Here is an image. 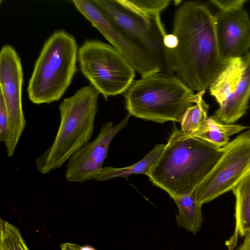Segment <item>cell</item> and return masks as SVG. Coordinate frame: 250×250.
<instances>
[{
	"mask_svg": "<svg viewBox=\"0 0 250 250\" xmlns=\"http://www.w3.org/2000/svg\"><path fill=\"white\" fill-rule=\"evenodd\" d=\"M172 33L178 44L168 50L167 72L192 90L206 91L228 61L219 51L214 15L203 3L186 1L175 12Z\"/></svg>",
	"mask_w": 250,
	"mask_h": 250,
	"instance_id": "obj_1",
	"label": "cell"
},
{
	"mask_svg": "<svg viewBox=\"0 0 250 250\" xmlns=\"http://www.w3.org/2000/svg\"><path fill=\"white\" fill-rule=\"evenodd\" d=\"M223 152L224 147L186 134L175 125L147 176L169 196L193 193Z\"/></svg>",
	"mask_w": 250,
	"mask_h": 250,
	"instance_id": "obj_2",
	"label": "cell"
},
{
	"mask_svg": "<svg viewBox=\"0 0 250 250\" xmlns=\"http://www.w3.org/2000/svg\"><path fill=\"white\" fill-rule=\"evenodd\" d=\"M203 90L194 94L178 77L158 72L133 81L124 93L130 116L158 123L180 122Z\"/></svg>",
	"mask_w": 250,
	"mask_h": 250,
	"instance_id": "obj_3",
	"label": "cell"
},
{
	"mask_svg": "<svg viewBox=\"0 0 250 250\" xmlns=\"http://www.w3.org/2000/svg\"><path fill=\"white\" fill-rule=\"evenodd\" d=\"M99 94L90 84L61 102L60 123L54 141L35 159L38 171L45 174L59 168L89 142L94 132Z\"/></svg>",
	"mask_w": 250,
	"mask_h": 250,
	"instance_id": "obj_4",
	"label": "cell"
},
{
	"mask_svg": "<svg viewBox=\"0 0 250 250\" xmlns=\"http://www.w3.org/2000/svg\"><path fill=\"white\" fill-rule=\"evenodd\" d=\"M78 47L75 38L55 31L45 42L35 62L27 89L33 104H50L61 99L75 74Z\"/></svg>",
	"mask_w": 250,
	"mask_h": 250,
	"instance_id": "obj_5",
	"label": "cell"
},
{
	"mask_svg": "<svg viewBox=\"0 0 250 250\" xmlns=\"http://www.w3.org/2000/svg\"><path fill=\"white\" fill-rule=\"evenodd\" d=\"M78 60L83 76L105 99L124 93L134 81L136 70L113 46L87 40L78 49Z\"/></svg>",
	"mask_w": 250,
	"mask_h": 250,
	"instance_id": "obj_6",
	"label": "cell"
},
{
	"mask_svg": "<svg viewBox=\"0 0 250 250\" xmlns=\"http://www.w3.org/2000/svg\"><path fill=\"white\" fill-rule=\"evenodd\" d=\"M209 91L219 104L214 115L226 124H233L241 118L250 100V52L229 59Z\"/></svg>",
	"mask_w": 250,
	"mask_h": 250,
	"instance_id": "obj_7",
	"label": "cell"
},
{
	"mask_svg": "<svg viewBox=\"0 0 250 250\" xmlns=\"http://www.w3.org/2000/svg\"><path fill=\"white\" fill-rule=\"evenodd\" d=\"M110 21L132 41L160 60L167 71L169 51L160 15L146 16L128 9L119 0H93Z\"/></svg>",
	"mask_w": 250,
	"mask_h": 250,
	"instance_id": "obj_8",
	"label": "cell"
},
{
	"mask_svg": "<svg viewBox=\"0 0 250 250\" xmlns=\"http://www.w3.org/2000/svg\"><path fill=\"white\" fill-rule=\"evenodd\" d=\"M250 168V133L245 132L224 147L215 166L194 192L201 206L232 190Z\"/></svg>",
	"mask_w": 250,
	"mask_h": 250,
	"instance_id": "obj_9",
	"label": "cell"
},
{
	"mask_svg": "<svg viewBox=\"0 0 250 250\" xmlns=\"http://www.w3.org/2000/svg\"><path fill=\"white\" fill-rule=\"evenodd\" d=\"M76 9L144 77L165 72L163 63L139 46L117 27L93 0H73Z\"/></svg>",
	"mask_w": 250,
	"mask_h": 250,
	"instance_id": "obj_10",
	"label": "cell"
},
{
	"mask_svg": "<svg viewBox=\"0 0 250 250\" xmlns=\"http://www.w3.org/2000/svg\"><path fill=\"white\" fill-rule=\"evenodd\" d=\"M22 83L20 58L13 46L5 44L0 52V96L8 118V138L5 145L8 157L13 156L26 125L21 103Z\"/></svg>",
	"mask_w": 250,
	"mask_h": 250,
	"instance_id": "obj_11",
	"label": "cell"
},
{
	"mask_svg": "<svg viewBox=\"0 0 250 250\" xmlns=\"http://www.w3.org/2000/svg\"><path fill=\"white\" fill-rule=\"evenodd\" d=\"M130 116L128 114L115 125L111 122L104 124L96 138L69 159L65 171L68 182L83 183L94 179L103 167L111 141L127 125Z\"/></svg>",
	"mask_w": 250,
	"mask_h": 250,
	"instance_id": "obj_12",
	"label": "cell"
},
{
	"mask_svg": "<svg viewBox=\"0 0 250 250\" xmlns=\"http://www.w3.org/2000/svg\"><path fill=\"white\" fill-rule=\"evenodd\" d=\"M215 21L217 42L222 57L226 60L244 56L250 49V19L243 8L218 11Z\"/></svg>",
	"mask_w": 250,
	"mask_h": 250,
	"instance_id": "obj_13",
	"label": "cell"
},
{
	"mask_svg": "<svg viewBox=\"0 0 250 250\" xmlns=\"http://www.w3.org/2000/svg\"><path fill=\"white\" fill-rule=\"evenodd\" d=\"M235 197V228L232 235L225 242L233 250L239 237L250 234V168L232 188Z\"/></svg>",
	"mask_w": 250,
	"mask_h": 250,
	"instance_id": "obj_14",
	"label": "cell"
},
{
	"mask_svg": "<svg viewBox=\"0 0 250 250\" xmlns=\"http://www.w3.org/2000/svg\"><path fill=\"white\" fill-rule=\"evenodd\" d=\"M169 196L178 208L176 215L178 226L185 228L193 234L197 233L201 228L204 219L202 206L196 201L194 192Z\"/></svg>",
	"mask_w": 250,
	"mask_h": 250,
	"instance_id": "obj_15",
	"label": "cell"
},
{
	"mask_svg": "<svg viewBox=\"0 0 250 250\" xmlns=\"http://www.w3.org/2000/svg\"><path fill=\"white\" fill-rule=\"evenodd\" d=\"M165 145L157 144L146 156L137 163L125 167H103L95 176L94 180L104 181L116 177L127 179L132 174L148 175L151 168L161 154Z\"/></svg>",
	"mask_w": 250,
	"mask_h": 250,
	"instance_id": "obj_16",
	"label": "cell"
},
{
	"mask_svg": "<svg viewBox=\"0 0 250 250\" xmlns=\"http://www.w3.org/2000/svg\"><path fill=\"white\" fill-rule=\"evenodd\" d=\"M248 128L238 124H226L215 115L208 117L206 129L195 137L218 147H223L229 143V137Z\"/></svg>",
	"mask_w": 250,
	"mask_h": 250,
	"instance_id": "obj_17",
	"label": "cell"
},
{
	"mask_svg": "<svg viewBox=\"0 0 250 250\" xmlns=\"http://www.w3.org/2000/svg\"><path fill=\"white\" fill-rule=\"evenodd\" d=\"M204 94L200 96L195 104L186 110L182 117L181 130L186 134L195 136L207 126L209 106L203 99Z\"/></svg>",
	"mask_w": 250,
	"mask_h": 250,
	"instance_id": "obj_18",
	"label": "cell"
},
{
	"mask_svg": "<svg viewBox=\"0 0 250 250\" xmlns=\"http://www.w3.org/2000/svg\"><path fill=\"white\" fill-rule=\"evenodd\" d=\"M0 250H30L20 229L2 218L0 219Z\"/></svg>",
	"mask_w": 250,
	"mask_h": 250,
	"instance_id": "obj_19",
	"label": "cell"
},
{
	"mask_svg": "<svg viewBox=\"0 0 250 250\" xmlns=\"http://www.w3.org/2000/svg\"><path fill=\"white\" fill-rule=\"evenodd\" d=\"M128 9L143 16L160 15L169 4V0H119Z\"/></svg>",
	"mask_w": 250,
	"mask_h": 250,
	"instance_id": "obj_20",
	"label": "cell"
},
{
	"mask_svg": "<svg viewBox=\"0 0 250 250\" xmlns=\"http://www.w3.org/2000/svg\"><path fill=\"white\" fill-rule=\"evenodd\" d=\"M9 124L4 101L0 96V141L6 144L8 138Z\"/></svg>",
	"mask_w": 250,
	"mask_h": 250,
	"instance_id": "obj_21",
	"label": "cell"
},
{
	"mask_svg": "<svg viewBox=\"0 0 250 250\" xmlns=\"http://www.w3.org/2000/svg\"><path fill=\"white\" fill-rule=\"evenodd\" d=\"M246 0H211L210 2L215 6L219 11L229 12L243 8Z\"/></svg>",
	"mask_w": 250,
	"mask_h": 250,
	"instance_id": "obj_22",
	"label": "cell"
},
{
	"mask_svg": "<svg viewBox=\"0 0 250 250\" xmlns=\"http://www.w3.org/2000/svg\"><path fill=\"white\" fill-rule=\"evenodd\" d=\"M164 45L168 50H171L175 48L178 44L177 37L172 33L167 34L164 40Z\"/></svg>",
	"mask_w": 250,
	"mask_h": 250,
	"instance_id": "obj_23",
	"label": "cell"
},
{
	"mask_svg": "<svg viewBox=\"0 0 250 250\" xmlns=\"http://www.w3.org/2000/svg\"><path fill=\"white\" fill-rule=\"evenodd\" d=\"M81 246L76 244L65 242L61 244V250H81Z\"/></svg>",
	"mask_w": 250,
	"mask_h": 250,
	"instance_id": "obj_24",
	"label": "cell"
},
{
	"mask_svg": "<svg viewBox=\"0 0 250 250\" xmlns=\"http://www.w3.org/2000/svg\"><path fill=\"white\" fill-rule=\"evenodd\" d=\"M236 250H250V235L244 238L242 243Z\"/></svg>",
	"mask_w": 250,
	"mask_h": 250,
	"instance_id": "obj_25",
	"label": "cell"
},
{
	"mask_svg": "<svg viewBox=\"0 0 250 250\" xmlns=\"http://www.w3.org/2000/svg\"><path fill=\"white\" fill-rule=\"evenodd\" d=\"M249 132H250V130H249Z\"/></svg>",
	"mask_w": 250,
	"mask_h": 250,
	"instance_id": "obj_26",
	"label": "cell"
}]
</instances>
